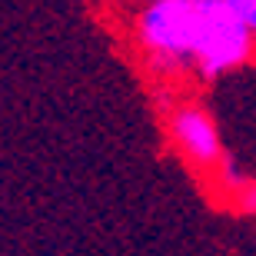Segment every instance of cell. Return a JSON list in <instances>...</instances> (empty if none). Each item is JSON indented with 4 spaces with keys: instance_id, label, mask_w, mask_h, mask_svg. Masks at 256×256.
Returning a JSON list of instances; mask_svg holds the SVG:
<instances>
[{
    "instance_id": "3",
    "label": "cell",
    "mask_w": 256,
    "mask_h": 256,
    "mask_svg": "<svg viewBox=\"0 0 256 256\" xmlns=\"http://www.w3.org/2000/svg\"><path fill=\"white\" fill-rule=\"evenodd\" d=\"M226 4L233 7V14L243 20V27L256 37V0H226Z\"/></svg>"
},
{
    "instance_id": "4",
    "label": "cell",
    "mask_w": 256,
    "mask_h": 256,
    "mask_svg": "<svg viewBox=\"0 0 256 256\" xmlns=\"http://www.w3.org/2000/svg\"><path fill=\"white\" fill-rule=\"evenodd\" d=\"M110 4H130V0H110Z\"/></svg>"
},
{
    "instance_id": "2",
    "label": "cell",
    "mask_w": 256,
    "mask_h": 256,
    "mask_svg": "<svg viewBox=\"0 0 256 256\" xmlns=\"http://www.w3.org/2000/svg\"><path fill=\"white\" fill-rule=\"evenodd\" d=\"M170 136L176 143V150L183 153V160L193 163L196 170L223 173L230 166L226 153H223V140H220L216 120L203 110L200 104H180L170 114Z\"/></svg>"
},
{
    "instance_id": "5",
    "label": "cell",
    "mask_w": 256,
    "mask_h": 256,
    "mask_svg": "<svg viewBox=\"0 0 256 256\" xmlns=\"http://www.w3.org/2000/svg\"><path fill=\"white\" fill-rule=\"evenodd\" d=\"M140 4H150V0H140Z\"/></svg>"
},
{
    "instance_id": "1",
    "label": "cell",
    "mask_w": 256,
    "mask_h": 256,
    "mask_svg": "<svg viewBox=\"0 0 256 256\" xmlns=\"http://www.w3.org/2000/svg\"><path fill=\"white\" fill-rule=\"evenodd\" d=\"M133 40L156 76L200 80L240 70L256 54V37L226 0H150L133 17Z\"/></svg>"
}]
</instances>
